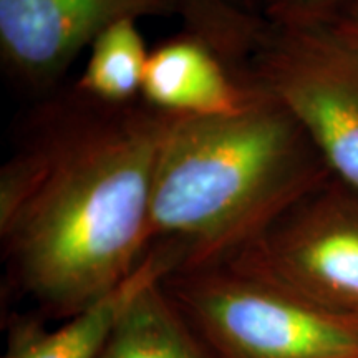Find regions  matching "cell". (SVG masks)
Returning <instances> with one entry per match:
<instances>
[{
	"instance_id": "cell-11",
	"label": "cell",
	"mask_w": 358,
	"mask_h": 358,
	"mask_svg": "<svg viewBox=\"0 0 358 358\" xmlns=\"http://www.w3.org/2000/svg\"><path fill=\"white\" fill-rule=\"evenodd\" d=\"M348 0H267L262 17L279 24H303L335 15Z\"/></svg>"
},
{
	"instance_id": "cell-8",
	"label": "cell",
	"mask_w": 358,
	"mask_h": 358,
	"mask_svg": "<svg viewBox=\"0 0 358 358\" xmlns=\"http://www.w3.org/2000/svg\"><path fill=\"white\" fill-rule=\"evenodd\" d=\"M179 264L181 254L173 244H153L127 282L83 312L58 322L53 329L34 313L13 315L2 358H98L134 295Z\"/></svg>"
},
{
	"instance_id": "cell-9",
	"label": "cell",
	"mask_w": 358,
	"mask_h": 358,
	"mask_svg": "<svg viewBox=\"0 0 358 358\" xmlns=\"http://www.w3.org/2000/svg\"><path fill=\"white\" fill-rule=\"evenodd\" d=\"M161 280H151L134 295L98 358H216Z\"/></svg>"
},
{
	"instance_id": "cell-3",
	"label": "cell",
	"mask_w": 358,
	"mask_h": 358,
	"mask_svg": "<svg viewBox=\"0 0 358 358\" xmlns=\"http://www.w3.org/2000/svg\"><path fill=\"white\" fill-rule=\"evenodd\" d=\"M216 358H358V317L222 261L161 280Z\"/></svg>"
},
{
	"instance_id": "cell-12",
	"label": "cell",
	"mask_w": 358,
	"mask_h": 358,
	"mask_svg": "<svg viewBox=\"0 0 358 358\" xmlns=\"http://www.w3.org/2000/svg\"><path fill=\"white\" fill-rule=\"evenodd\" d=\"M329 20H332L348 38L358 45V0H348Z\"/></svg>"
},
{
	"instance_id": "cell-6",
	"label": "cell",
	"mask_w": 358,
	"mask_h": 358,
	"mask_svg": "<svg viewBox=\"0 0 358 358\" xmlns=\"http://www.w3.org/2000/svg\"><path fill=\"white\" fill-rule=\"evenodd\" d=\"M182 0H0V60L27 93L50 96L85 48L120 20L181 17Z\"/></svg>"
},
{
	"instance_id": "cell-5",
	"label": "cell",
	"mask_w": 358,
	"mask_h": 358,
	"mask_svg": "<svg viewBox=\"0 0 358 358\" xmlns=\"http://www.w3.org/2000/svg\"><path fill=\"white\" fill-rule=\"evenodd\" d=\"M226 261L358 317V191L332 174Z\"/></svg>"
},
{
	"instance_id": "cell-10",
	"label": "cell",
	"mask_w": 358,
	"mask_h": 358,
	"mask_svg": "<svg viewBox=\"0 0 358 358\" xmlns=\"http://www.w3.org/2000/svg\"><path fill=\"white\" fill-rule=\"evenodd\" d=\"M88 60L73 88L108 105L141 100L143 80L150 58L138 20H120L95 38Z\"/></svg>"
},
{
	"instance_id": "cell-4",
	"label": "cell",
	"mask_w": 358,
	"mask_h": 358,
	"mask_svg": "<svg viewBox=\"0 0 358 358\" xmlns=\"http://www.w3.org/2000/svg\"><path fill=\"white\" fill-rule=\"evenodd\" d=\"M237 75L297 120L330 171L358 191V62L329 20H262Z\"/></svg>"
},
{
	"instance_id": "cell-7",
	"label": "cell",
	"mask_w": 358,
	"mask_h": 358,
	"mask_svg": "<svg viewBox=\"0 0 358 358\" xmlns=\"http://www.w3.org/2000/svg\"><path fill=\"white\" fill-rule=\"evenodd\" d=\"M254 93L211 43L185 30L150 52L141 100L163 113L208 118L244 108Z\"/></svg>"
},
{
	"instance_id": "cell-13",
	"label": "cell",
	"mask_w": 358,
	"mask_h": 358,
	"mask_svg": "<svg viewBox=\"0 0 358 358\" xmlns=\"http://www.w3.org/2000/svg\"><path fill=\"white\" fill-rule=\"evenodd\" d=\"M226 2L241 8V10L252 13V15H262L264 6H266L267 0H226Z\"/></svg>"
},
{
	"instance_id": "cell-1",
	"label": "cell",
	"mask_w": 358,
	"mask_h": 358,
	"mask_svg": "<svg viewBox=\"0 0 358 358\" xmlns=\"http://www.w3.org/2000/svg\"><path fill=\"white\" fill-rule=\"evenodd\" d=\"M174 115L52 93L0 169L8 290L62 322L118 289L151 249L156 159Z\"/></svg>"
},
{
	"instance_id": "cell-2",
	"label": "cell",
	"mask_w": 358,
	"mask_h": 358,
	"mask_svg": "<svg viewBox=\"0 0 358 358\" xmlns=\"http://www.w3.org/2000/svg\"><path fill=\"white\" fill-rule=\"evenodd\" d=\"M254 90L252 100L234 113L174 116L164 133L150 236L151 245H176L182 257L178 267L232 257L334 174L289 110Z\"/></svg>"
},
{
	"instance_id": "cell-14",
	"label": "cell",
	"mask_w": 358,
	"mask_h": 358,
	"mask_svg": "<svg viewBox=\"0 0 358 358\" xmlns=\"http://www.w3.org/2000/svg\"><path fill=\"white\" fill-rule=\"evenodd\" d=\"M338 34H340V37L343 38V42H345V45H347V47H348V50L352 52V55L355 57V60L358 62V45H357L355 42H353V40L348 38L345 34H342V32H340V30H338Z\"/></svg>"
}]
</instances>
